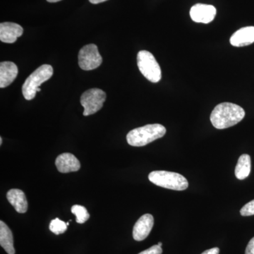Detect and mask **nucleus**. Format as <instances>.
<instances>
[{
	"label": "nucleus",
	"instance_id": "1",
	"mask_svg": "<svg viewBox=\"0 0 254 254\" xmlns=\"http://www.w3.org/2000/svg\"><path fill=\"white\" fill-rule=\"evenodd\" d=\"M245 116V111L242 107L234 103H222L214 108L210 122L215 128L224 129L240 123Z\"/></svg>",
	"mask_w": 254,
	"mask_h": 254
},
{
	"label": "nucleus",
	"instance_id": "2",
	"mask_svg": "<svg viewBox=\"0 0 254 254\" xmlns=\"http://www.w3.org/2000/svg\"><path fill=\"white\" fill-rule=\"evenodd\" d=\"M166 133V128L160 124L147 125L128 132L127 140L131 146L141 147L162 138Z\"/></svg>",
	"mask_w": 254,
	"mask_h": 254
},
{
	"label": "nucleus",
	"instance_id": "3",
	"mask_svg": "<svg viewBox=\"0 0 254 254\" xmlns=\"http://www.w3.org/2000/svg\"><path fill=\"white\" fill-rule=\"evenodd\" d=\"M148 179L157 186L175 190H184L189 187L188 181L183 175L173 172L153 171L148 175Z\"/></svg>",
	"mask_w": 254,
	"mask_h": 254
},
{
	"label": "nucleus",
	"instance_id": "4",
	"mask_svg": "<svg viewBox=\"0 0 254 254\" xmlns=\"http://www.w3.org/2000/svg\"><path fill=\"white\" fill-rule=\"evenodd\" d=\"M53 75L51 65L43 64L30 75L22 86V93L25 99L33 100L36 97L37 89Z\"/></svg>",
	"mask_w": 254,
	"mask_h": 254
},
{
	"label": "nucleus",
	"instance_id": "5",
	"mask_svg": "<svg viewBox=\"0 0 254 254\" xmlns=\"http://www.w3.org/2000/svg\"><path fill=\"white\" fill-rule=\"evenodd\" d=\"M137 64L142 74L152 82L158 83L162 77L161 68L152 53L141 50L137 55Z\"/></svg>",
	"mask_w": 254,
	"mask_h": 254
},
{
	"label": "nucleus",
	"instance_id": "6",
	"mask_svg": "<svg viewBox=\"0 0 254 254\" xmlns=\"http://www.w3.org/2000/svg\"><path fill=\"white\" fill-rule=\"evenodd\" d=\"M106 93L99 88H91L87 90L82 94L81 97V104L84 108L83 115L89 116L99 111L103 108Z\"/></svg>",
	"mask_w": 254,
	"mask_h": 254
},
{
	"label": "nucleus",
	"instance_id": "7",
	"mask_svg": "<svg viewBox=\"0 0 254 254\" xmlns=\"http://www.w3.org/2000/svg\"><path fill=\"white\" fill-rule=\"evenodd\" d=\"M78 60L80 68L85 71L99 67L103 63L98 47L94 44L86 45L82 48L78 53Z\"/></svg>",
	"mask_w": 254,
	"mask_h": 254
},
{
	"label": "nucleus",
	"instance_id": "8",
	"mask_svg": "<svg viewBox=\"0 0 254 254\" xmlns=\"http://www.w3.org/2000/svg\"><path fill=\"white\" fill-rule=\"evenodd\" d=\"M215 15L216 9L212 5L197 4L190 10V18L196 23H210L213 21Z\"/></svg>",
	"mask_w": 254,
	"mask_h": 254
},
{
	"label": "nucleus",
	"instance_id": "9",
	"mask_svg": "<svg viewBox=\"0 0 254 254\" xmlns=\"http://www.w3.org/2000/svg\"><path fill=\"white\" fill-rule=\"evenodd\" d=\"M154 225V218L150 214H145L138 219L133 229V237L138 242L144 240L149 235Z\"/></svg>",
	"mask_w": 254,
	"mask_h": 254
},
{
	"label": "nucleus",
	"instance_id": "10",
	"mask_svg": "<svg viewBox=\"0 0 254 254\" xmlns=\"http://www.w3.org/2000/svg\"><path fill=\"white\" fill-rule=\"evenodd\" d=\"M23 33V28L17 23L4 22L0 24V41L3 43H14Z\"/></svg>",
	"mask_w": 254,
	"mask_h": 254
},
{
	"label": "nucleus",
	"instance_id": "11",
	"mask_svg": "<svg viewBox=\"0 0 254 254\" xmlns=\"http://www.w3.org/2000/svg\"><path fill=\"white\" fill-rule=\"evenodd\" d=\"M58 171L62 173L76 172L81 168L79 160L71 153H64L60 155L55 160Z\"/></svg>",
	"mask_w": 254,
	"mask_h": 254
},
{
	"label": "nucleus",
	"instance_id": "12",
	"mask_svg": "<svg viewBox=\"0 0 254 254\" xmlns=\"http://www.w3.org/2000/svg\"><path fill=\"white\" fill-rule=\"evenodd\" d=\"M18 75V67L11 62L0 63V87L6 88L12 83Z\"/></svg>",
	"mask_w": 254,
	"mask_h": 254
},
{
	"label": "nucleus",
	"instance_id": "13",
	"mask_svg": "<svg viewBox=\"0 0 254 254\" xmlns=\"http://www.w3.org/2000/svg\"><path fill=\"white\" fill-rule=\"evenodd\" d=\"M254 43V26H247L238 30L232 35L230 43L235 47L250 46Z\"/></svg>",
	"mask_w": 254,
	"mask_h": 254
},
{
	"label": "nucleus",
	"instance_id": "14",
	"mask_svg": "<svg viewBox=\"0 0 254 254\" xmlns=\"http://www.w3.org/2000/svg\"><path fill=\"white\" fill-rule=\"evenodd\" d=\"M6 198L18 213H25L27 211V199L22 190L16 189L9 190L6 194Z\"/></svg>",
	"mask_w": 254,
	"mask_h": 254
},
{
	"label": "nucleus",
	"instance_id": "15",
	"mask_svg": "<svg viewBox=\"0 0 254 254\" xmlns=\"http://www.w3.org/2000/svg\"><path fill=\"white\" fill-rule=\"evenodd\" d=\"M0 245L8 254H15L12 232L3 221H0Z\"/></svg>",
	"mask_w": 254,
	"mask_h": 254
},
{
	"label": "nucleus",
	"instance_id": "16",
	"mask_svg": "<svg viewBox=\"0 0 254 254\" xmlns=\"http://www.w3.org/2000/svg\"><path fill=\"white\" fill-rule=\"evenodd\" d=\"M252 168L251 158L248 154L241 155L235 168V176L240 180H243L249 177Z\"/></svg>",
	"mask_w": 254,
	"mask_h": 254
},
{
	"label": "nucleus",
	"instance_id": "17",
	"mask_svg": "<svg viewBox=\"0 0 254 254\" xmlns=\"http://www.w3.org/2000/svg\"><path fill=\"white\" fill-rule=\"evenodd\" d=\"M71 213L76 215V222L83 224L86 222L90 218L89 213L85 207L79 205H73L71 208Z\"/></svg>",
	"mask_w": 254,
	"mask_h": 254
},
{
	"label": "nucleus",
	"instance_id": "18",
	"mask_svg": "<svg viewBox=\"0 0 254 254\" xmlns=\"http://www.w3.org/2000/svg\"><path fill=\"white\" fill-rule=\"evenodd\" d=\"M50 230L55 235H59L66 232L67 230V225L59 218H55L50 222Z\"/></svg>",
	"mask_w": 254,
	"mask_h": 254
},
{
	"label": "nucleus",
	"instance_id": "19",
	"mask_svg": "<svg viewBox=\"0 0 254 254\" xmlns=\"http://www.w3.org/2000/svg\"><path fill=\"white\" fill-rule=\"evenodd\" d=\"M242 216H251L254 215V199L244 205L240 210Z\"/></svg>",
	"mask_w": 254,
	"mask_h": 254
},
{
	"label": "nucleus",
	"instance_id": "20",
	"mask_svg": "<svg viewBox=\"0 0 254 254\" xmlns=\"http://www.w3.org/2000/svg\"><path fill=\"white\" fill-rule=\"evenodd\" d=\"M162 253H163V250L161 247L157 245L153 246L148 250L143 251L138 254H162Z\"/></svg>",
	"mask_w": 254,
	"mask_h": 254
},
{
	"label": "nucleus",
	"instance_id": "21",
	"mask_svg": "<svg viewBox=\"0 0 254 254\" xmlns=\"http://www.w3.org/2000/svg\"><path fill=\"white\" fill-rule=\"evenodd\" d=\"M245 254H254V237L249 242L246 249Z\"/></svg>",
	"mask_w": 254,
	"mask_h": 254
},
{
	"label": "nucleus",
	"instance_id": "22",
	"mask_svg": "<svg viewBox=\"0 0 254 254\" xmlns=\"http://www.w3.org/2000/svg\"><path fill=\"white\" fill-rule=\"evenodd\" d=\"M220 253V250L218 247H215V248L210 249V250H208L205 251L204 252H203L201 254H219Z\"/></svg>",
	"mask_w": 254,
	"mask_h": 254
},
{
	"label": "nucleus",
	"instance_id": "23",
	"mask_svg": "<svg viewBox=\"0 0 254 254\" xmlns=\"http://www.w3.org/2000/svg\"><path fill=\"white\" fill-rule=\"evenodd\" d=\"M108 0H89L90 2L93 4H100V3L104 2Z\"/></svg>",
	"mask_w": 254,
	"mask_h": 254
},
{
	"label": "nucleus",
	"instance_id": "24",
	"mask_svg": "<svg viewBox=\"0 0 254 254\" xmlns=\"http://www.w3.org/2000/svg\"><path fill=\"white\" fill-rule=\"evenodd\" d=\"M47 1H48V2L55 3V2H58V1H61V0H47Z\"/></svg>",
	"mask_w": 254,
	"mask_h": 254
},
{
	"label": "nucleus",
	"instance_id": "25",
	"mask_svg": "<svg viewBox=\"0 0 254 254\" xmlns=\"http://www.w3.org/2000/svg\"><path fill=\"white\" fill-rule=\"evenodd\" d=\"M158 245L159 246V247H161L162 246H163V243H162V242H159V243L158 244Z\"/></svg>",
	"mask_w": 254,
	"mask_h": 254
},
{
	"label": "nucleus",
	"instance_id": "26",
	"mask_svg": "<svg viewBox=\"0 0 254 254\" xmlns=\"http://www.w3.org/2000/svg\"><path fill=\"white\" fill-rule=\"evenodd\" d=\"M2 144V138H0V145Z\"/></svg>",
	"mask_w": 254,
	"mask_h": 254
},
{
	"label": "nucleus",
	"instance_id": "27",
	"mask_svg": "<svg viewBox=\"0 0 254 254\" xmlns=\"http://www.w3.org/2000/svg\"><path fill=\"white\" fill-rule=\"evenodd\" d=\"M41 89L40 88H38V89H37V92H41Z\"/></svg>",
	"mask_w": 254,
	"mask_h": 254
}]
</instances>
